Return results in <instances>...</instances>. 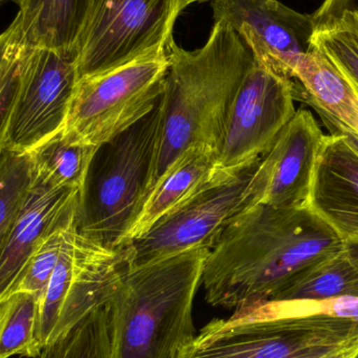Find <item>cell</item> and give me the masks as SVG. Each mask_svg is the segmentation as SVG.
Segmentation results:
<instances>
[{"instance_id":"24","label":"cell","mask_w":358,"mask_h":358,"mask_svg":"<svg viewBox=\"0 0 358 358\" xmlns=\"http://www.w3.org/2000/svg\"><path fill=\"white\" fill-rule=\"evenodd\" d=\"M23 48L22 25L18 14L10 27L0 34V172L10 155L6 147V129Z\"/></svg>"},{"instance_id":"27","label":"cell","mask_w":358,"mask_h":358,"mask_svg":"<svg viewBox=\"0 0 358 358\" xmlns=\"http://www.w3.org/2000/svg\"><path fill=\"white\" fill-rule=\"evenodd\" d=\"M346 10H358V0H324L313 14L327 15Z\"/></svg>"},{"instance_id":"12","label":"cell","mask_w":358,"mask_h":358,"mask_svg":"<svg viewBox=\"0 0 358 358\" xmlns=\"http://www.w3.org/2000/svg\"><path fill=\"white\" fill-rule=\"evenodd\" d=\"M212 8L214 22L227 21L257 63L294 82L299 60L313 48L311 15L278 0H213Z\"/></svg>"},{"instance_id":"15","label":"cell","mask_w":358,"mask_h":358,"mask_svg":"<svg viewBox=\"0 0 358 358\" xmlns=\"http://www.w3.org/2000/svg\"><path fill=\"white\" fill-rule=\"evenodd\" d=\"M307 208L344 241L358 238V155L336 132L324 136Z\"/></svg>"},{"instance_id":"14","label":"cell","mask_w":358,"mask_h":358,"mask_svg":"<svg viewBox=\"0 0 358 358\" xmlns=\"http://www.w3.org/2000/svg\"><path fill=\"white\" fill-rule=\"evenodd\" d=\"M79 198L78 189H54L33 178L0 252V302L10 296L40 239L77 215Z\"/></svg>"},{"instance_id":"23","label":"cell","mask_w":358,"mask_h":358,"mask_svg":"<svg viewBox=\"0 0 358 358\" xmlns=\"http://www.w3.org/2000/svg\"><path fill=\"white\" fill-rule=\"evenodd\" d=\"M36 358H115L107 307L88 313Z\"/></svg>"},{"instance_id":"18","label":"cell","mask_w":358,"mask_h":358,"mask_svg":"<svg viewBox=\"0 0 358 358\" xmlns=\"http://www.w3.org/2000/svg\"><path fill=\"white\" fill-rule=\"evenodd\" d=\"M92 0H25L19 8L23 44L77 60L78 40Z\"/></svg>"},{"instance_id":"2","label":"cell","mask_w":358,"mask_h":358,"mask_svg":"<svg viewBox=\"0 0 358 358\" xmlns=\"http://www.w3.org/2000/svg\"><path fill=\"white\" fill-rule=\"evenodd\" d=\"M166 52L163 125L150 192L191 147L218 153L234 100L256 63L252 50L224 20L215 21L199 50H183L172 39Z\"/></svg>"},{"instance_id":"31","label":"cell","mask_w":358,"mask_h":358,"mask_svg":"<svg viewBox=\"0 0 358 358\" xmlns=\"http://www.w3.org/2000/svg\"><path fill=\"white\" fill-rule=\"evenodd\" d=\"M25 0H0V6L2 4L6 3V2H13V3L17 4L19 6V8L22 6V4L24 3Z\"/></svg>"},{"instance_id":"3","label":"cell","mask_w":358,"mask_h":358,"mask_svg":"<svg viewBox=\"0 0 358 358\" xmlns=\"http://www.w3.org/2000/svg\"><path fill=\"white\" fill-rule=\"evenodd\" d=\"M210 248L129 266L108 303L115 358H176L195 336L192 309Z\"/></svg>"},{"instance_id":"30","label":"cell","mask_w":358,"mask_h":358,"mask_svg":"<svg viewBox=\"0 0 358 358\" xmlns=\"http://www.w3.org/2000/svg\"><path fill=\"white\" fill-rule=\"evenodd\" d=\"M210 1V0H182V8H187L192 3H200V2Z\"/></svg>"},{"instance_id":"17","label":"cell","mask_w":358,"mask_h":358,"mask_svg":"<svg viewBox=\"0 0 358 358\" xmlns=\"http://www.w3.org/2000/svg\"><path fill=\"white\" fill-rule=\"evenodd\" d=\"M216 159V153L204 147L185 150L155 183L128 234L125 246L147 233L162 217L206 185L214 176Z\"/></svg>"},{"instance_id":"28","label":"cell","mask_w":358,"mask_h":358,"mask_svg":"<svg viewBox=\"0 0 358 358\" xmlns=\"http://www.w3.org/2000/svg\"><path fill=\"white\" fill-rule=\"evenodd\" d=\"M357 348L358 338L347 344L346 346L342 347V348L338 349V350L332 351V352L319 358H351L355 355Z\"/></svg>"},{"instance_id":"11","label":"cell","mask_w":358,"mask_h":358,"mask_svg":"<svg viewBox=\"0 0 358 358\" xmlns=\"http://www.w3.org/2000/svg\"><path fill=\"white\" fill-rule=\"evenodd\" d=\"M298 85L259 63L234 100L217 153L215 172H234L264 155L296 108Z\"/></svg>"},{"instance_id":"7","label":"cell","mask_w":358,"mask_h":358,"mask_svg":"<svg viewBox=\"0 0 358 358\" xmlns=\"http://www.w3.org/2000/svg\"><path fill=\"white\" fill-rule=\"evenodd\" d=\"M130 266L126 248H105L67 227L56 268L40 302L39 348L71 331L88 313L106 306L124 271Z\"/></svg>"},{"instance_id":"21","label":"cell","mask_w":358,"mask_h":358,"mask_svg":"<svg viewBox=\"0 0 358 358\" xmlns=\"http://www.w3.org/2000/svg\"><path fill=\"white\" fill-rule=\"evenodd\" d=\"M311 17V43L334 63L358 92V10Z\"/></svg>"},{"instance_id":"32","label":"cell","mask_w":358,"mask_h":358,"mask_svg":"<svg viewBox=\"0 0 358 358\" xmlns=\"http://www.w3.org/2000/svg\"><path fill=\"white\" fill-rule=\"evenodd\" d=\"M351 358H358V348L357 349V351H355V355H353Z\"/></svg>"},{"instance_id":"13","label":"cell","mask_w":358,"mask_h":358,"mask_svg":"<svg viewBox=\"0 0 358 358\" xmlns=\"http://www.w3.org/2000/svg\"><path fill=\"white\" fill-rule=\"evenodd\" d=\"M324 136L310 111L296 110L261 157L248 185V204L307 208Z\"/></svg>"},{"instance_id":"8","label":"cell","mask_w":358,"mask_h":358,"mask_svg":"<svg viewBox=\"0 0 358 358\" xmlns=\"http://www.w3.org/2000/svg\"><path fill=\"white\" fill-rule=\"evenodd\" d=\"M182 0H92L78 40L79 78L165 50Z\"/></svg>"},{"instance_id":"1","label":"cell","mask_w":358,"mask_h":358,"mask_svg":"<svg viewBox=\"0 0 358 358\" xmlns=\"http://www.w3.org/2000/svg\"><path fill=\"white\" fill-rule=\"evenodd\" d=\"M343 246L344 240L309 208L248 204L206 257V302L235 311L268 302L303 269Z\"/></svg>"},{"instance_id":"29","label":"cell","mask_w":358,"mask_h":358,"mask_svg":"<svg viewBox=\"0 0 358 358\" xmlns=\"http://www.w3.org/2000/svg\"><path fill=\"white\" fill-rule=\"evenodd\" d=\"M344 250L351 263L355 265L358 271V238L345 240Z\"/></svg>"},{"instance_id":"4","label":"cell","mask_w":358,"mask_h":358,"mask_svg":"<svg viewBox=\"0 0 358 358\" xmlns=\"http://www.w3.org/2000/svg\"><path fill=\"white\" fill-rule=\"evenodd\" d=\"M163 117L162 94L144 117L98 147L80 192V235L111 250L125 246L150 193Z\"/></svg>"},{"instance_id":"16","label":"cell","mask_w":358,"mask_h":358,"mask_svg":"<svg viewBox=\"0 0 358 358\" xmlns=\"http://www.w3.org/2000/svg\"><path fill=\"white\" fill-rule=\"evenodd\" d=\"M294 82L300 88L298 100L358 136L357 88L317 46L301 57Z\"/></svg>"},{"instance_id":"22","label":"cell","mask_w":358,"mask_h":358,"mask_svg":"<svg viewBox=\"0 0 358 358\" xmlns=\"http://www.w3.org/2000/svg\"><path fill=\"white\" fill-rule=\"evenodd\" d=\"M40 300L29 292H13L0 302V358H36Z\"/></svg>"},{"instance_id":"6","label":"cell","mask_w":358,"mask_h":358,"mask_svg":"<svg viewBox=\"0 0 358 358\" xmlns=\"http://www.w3.org/2000/svg\"><path fill=\"white\" fill-rule=\"evenodd\" d=\"M167 69L165 50L81 78L61 138L96 147L115 138L155 106L165 90Z\"/></svg>"},{"instance_id":"26","label":"cell","mask_w":358,"mask_h":358,"mask_svg":"<svg viewBox=\"0 0 358 358\" xmlns=\"http://www.w3.org/2000/svg\"><path fill=\"white\" fill-rule=\"evenodd\" d=\"M76 217L77 215L67 222L55 227L40 239L10 294L29 292L35 294L41 302L60 257L65 229Z\"/></svg>"},{"instance_id":"20","label":"cell","mask_w":358,"mask_h":358,"mask_svg":"<svg viewBox=\"0 0 358 358\" xmlns=\"http://www.w3.org/2000/svg\"><path fill=\"white\" fill-rule=\"evenodd\" d=\"M98 147L71 144L60 134L29 153L33 178L54 189L81 192Z\"/></svg>"},{"instance_id":"25","label":"cell","mask_w":358,"mask_h":358,"mask_svg":"<svg viewBox=\"0 0 358 358\" xmlns=\"http://www.w3.org/2000/svg\"><path fill=\"white\" fill-rule=\"evenodd\" d=\"M33 181L29 155L10 153L0 172V252Z\"/></svg>"},{"instance_id":"19","label":"cell","mask_w":358,"mask_h":358,"mask_svg":"<svg viewBox=\"0 0 358 358\" xmlns=\"http://www.w3.org/2000/svg\"><path fill=\"white\" fill-rule=\"evenodd\" d=\"M342 296L358 298V271L344 246L303 269L269 301L323 302Z\"/></svg>"},{"instance_id":"5","label":"cell","mask_w":358,"mask_h":358,"mask_svg":"<svg viewBox=\"0 0 358 358\" xmlns=\"http://www.w3.org/2000/svg\"><path fill=\"white\" fill-rule=\"evenodd\" d=\"M358 338V321L313 302H265L206 324L176 358H319Z\"/></svg>"},{"instance_id":"10","label":"cell","mask_w":358,"mask_h":358,"mask_svg":"<svg viewBox=\"0 0 358 358\" xmlns=\"http://www.w3.org/2000/svg\"><path fill=\"white\" fill-rule=\"evenodd\" d=\"M79 79L76 59L24 45L6 129L8 153L29 155L62 131Z\"/></svg>"},{"instance_id":"9","label":"cell","mask_w":358,"mask_h":358,"mask_svg":"<svg viewBox=\"0 0 358 358\" xmlns=\"http://www.w3.org/2000/svg\"><path fill=\"white\" fill-rule=\"evenodd\" d=\"M261 157L234 172H215L193 195L126 245L130 266L189 250L210 248L231 218L248 204V189Z\"/></svg>"}]
</instances>
